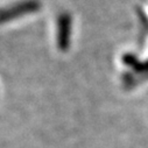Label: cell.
I'll list each match as a JSON object with an SVG mask.
<instances>
[{"label":"cell","instance_id":"obj_1","mask_svg":"<svg viewBox=\"0 0 148 148\" xmlns=\"http://www.w3.org/2000/svg\"><path fill=\"white\" fill-rule=\"evenodd\" d=\"M40 5L38 4V1H34V0H28V1H25L20 5H15L12 6L7 10L0 11V22H6L11 19L32 13L36 10H39Z\"/></svg>","mask_w":148,"mask_h":148},{"label":"cell","instance_id":"obj_2","mask_svg":"<svg viewBox=\"0 0 148 148\" xmlns=\"http://www.w3.org/2000/svg\"><path fill=\"white\" fill-rule=\"evenodd\" d=\"M70 36V16L63 14L58 22V46L62 50H65L68 46V39Z\"/></svg>","mask_w":148,"mask_h":148}]
</instances>
